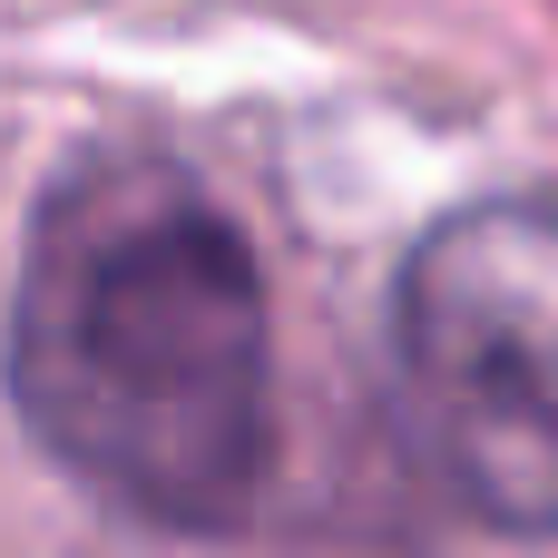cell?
I'll list each match as a JSON object with an SVG mask.
<instances>
[{"instance_id":"1","label":"cell","mask_w":558,"mask_h":558,"mask_svg":"<svg viewBox=\"0 0 558 558\" xmlns=\"http://www.w3.org/2000/svg\"><path fill=\"white\" fill-rule=\"evenodd\" d=\"M29 441L147 530H235L275 471V314L235 216L147 147L49 177L10 284Z\"/></svg>"},{"instance_id":"2","label":"cell","mask_w":558,"mask_h":558,"mask_svg":"<svg viewBox=\"0 0 558 558\" xmlns=\"http://www.w3.org/2000/svg\"><path fill=\"white\" fill-rule=\"evenodd\" d=\"M402 412L441 490L510 530L558 539V206L490 196L441 216L392 294Z\"/></svg>"}]
</instances>
